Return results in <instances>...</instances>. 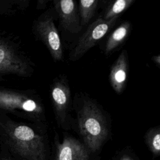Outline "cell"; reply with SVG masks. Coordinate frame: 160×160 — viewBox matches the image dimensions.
<instances>
[{
    "label": "cell",
    "mask_w": 160,
    "mask_h": 160,
    "mask_svg": "<svg viewBox=\"0 0 160 160\" xmlns=\"http://www.w3.org/2000/svg\"><path fill=\"white\" fill-rule=\"evenodd\" d=\"M80 133L88 148L98 151L108 135L107 119L99 105L89 98H84L77 111Z\"/></svg>",
    "instance_id": "cell-1"
},
{
    "label": "cell",
    "mask_w": 160,
    "mask_h": 160,
    "mask_svg": "<svg viewBox=\"0 0 160 160\" xmlns=\"http://www.w3.org/2000/svg\"><path fill=\"white\" fill-rule=\"evenodd\" d=\"M7 141L11 149L27 160H46L43 138L31 127L12 123L6 129Z\"/></svg>",
    "instance_id": "cell-2"
},
{
    "label": "cell",
    "mask_w": 160,
    "mask_h": 160,
    "mask_svg": "<svg viewBox=\"0 0 160 160\" xmlns=\"http://www.w3.org/2000/svg\"><path fill=\"white\" fill-rule=\"evenodd\" d=\"M0 108L19 111L35 120H44V108L39 98L26 94L0 89Z\"/></svg>",
    "instance_id": "cell-3"
},
{
    "label": "cell",
    "mask_w": 160,
    "mask_h": 160,
    "mask_svg": "<svg viewBox=\"0 0 160 160\" xmlns=\"http://www.w3.org/2000/svg\"><path fill=\"white\" fill-rule=\"evenodd\" d=\"M119 17L106 20L102 17L98 18L91 23L86 32L78 40L76 46L71 52L69 59L76 61L81 58L91 48L99 41L113 27Z\"/></svg>",
    "instance_id": "cell-4"
},
{
    "label": "cell",
    "mask_w": 160,
    "mask_h": 160,
    "mask_svg": "<svg viewBox=\"0 0 160 160\" xmlns=\"http://www.w3.org/2000/svg\"><path fill=\"white\" fill-rule=\"evenodd\" d=\"M36 34L49 50L55 61L62 59L63 53L61 38L54 23L53 18L49 12L43 14L35 26Z\"/></svg>",
    "instance_id": "cell-5"
},
{
    "label": "cell",
    "mask_w": 160,
    "mask_h": 160,
    "mask_svg": "<svg viewBox=\"0 0 160 160\" xmlns=\"http://www.w3.org/2000/svg\"><path fill=\"white\" fill-rule=\"evenodd\" d=\"M51 99L58 123L65 124L71 107V89L65 77H59L53 81L51 88Z\"/></svg>",
    "instance_id": "cell-6"
},
{
    "label": "cell",
    "mask_w": 160,
    "mask_h": 160,
    "mask_svg": "<svg viewBox=\"0 0 160 160\" xmlns=\"http://www.w3.org/2000/svg\"><path fill=\"white\" fill-rule=\"evenodd\" d=\"M29 72L27 61L8 42L0 40V78L8 74L26 76Z\"/></svg>",
    "instance_id": "cell-7"
},
{
    "label": "cell",
    "mask_w": 160,
    "mask_h": 160,
    "mask_svg": "<svg viewBox=\"0 0 160 160\" xmlns=\"http://www.w3.org/2000/svg\"><path fill=\"white\" fill-rule=\"evenodd\" d=\"M53 2L62 28L72 33L78 32L81 26L76 2L73 0H54Z\"/></svg>",
    "instance_id": "cell-8"
},
{
    "label": "cell",
    "mask_w": 160,
    "mask_h": 160,
    "mask_svg": "<svg viewBox=\"0 0 160 160\" xmlns=\"http://www.w3.org/2000/svg\"><path fill=\"white\" fill-rule=\"evenodd\" d=\"M128 71V54L126 51L123 50L111 67L109 73L110 84L118 94H121L126 87Z\"/></svg>",
    "instance_id": "cell-9"
},
{
    "label": "cell",
    "mask_w": 160,
    "mask_h": 160,
    "mask_svg": "<svg viewBox=\"0 0 160 160\" xmlns=\"http://www.w3.org/2000/svg\"><path fill=\"white\" fill-rule=\"evenodd\" d=\"M56 160H88V154L84 146L72 137H65L58 144Z\"/></svg>",
    "instance_id": "cell-10"
},
{
    "label": "cell",
    "mask_w": 160,
    "mask_h": 160,
    "mask_svg": "<svg viewBox=\"0 0 160 160\" xmlns=\"http://www.w3.org/2000/svg\"><path fill=\"white\" fill-rule=\"evenodd\" d=\"M131 28L129 21H124L118 26L109 36L104 48V53L108 55L113 52L127 38Z\"/></svg>",
    "instance_id": "cell-11"
},
{
    "label": "cell",
    "mask_w": 160,
    "mask_h": 160,
    "mask_svg": "<svg viewBox=\"0 0 160 160\" xmlns=\"http://www.w3.org/2000/svg\"><path fill=\"white\" fill-rule=\"evenodd\" d=\"M98 3V0H81L79 1L78 6L81 27L86 25L92 18Z\"/></svg>",
    "instance_id": "cell-12"
},
{
    "label": "cell",
    "mask_w": 160,
    "mask_h": 160,
    "mask_svg": "<svg viewBox=\"0 0 160 160\" xmlns=\"http://www.w3.org/2000/svg\"><path fill=\"white\" fill-rule=\"evenodd\" d=\"M134 2V0H117L113 1L106 9L104 14L101 16L104 19L109 20L119 15L126 11Z\"/></svg>",
    "instance_id": "cell-13"
},
{
    "label": "cell",
    "mask_w": 160,
    "mask_h": 160,
    "mask_svg": "<svg viewBox=\"0 0 160 160\" xmlns=\"http://www.w3.org/2000/svg\"><path fill=\"white\" fill-rule=\"evenodd\" d=\"M145 139L151 151L154 155H159L160 152L159 126H156L149 129L146 134Z\"/></svg>",
    "instance_id": "cell-14"
},
{
    "label": "cell",
    "mask_w": 160,
    "mask_h": 160,
    "mask_svg": "<svg viewBox=\"0 0 160 160\" xmlns=\"http://www.w3.org/2000/svg\"><path fill=\"white\" fill-rule=\"evenodd\" d=\"M48 1V0H39L38 1V9H44Z\"/></svg>",
    "instance_id": "cell-15"
},
{
    "label": "cell",
    "mask_w": 160,
    "mask_h": 160,
    "mask_svg": "<svg viewBox=\"0 0 160 160\" xmlns=\"http://www.w3.org/2000/svg\"><path fill=\"white\" fill-rule=\"evenodd\" d=\"M152 60L157 66H159V64H160V55L158 54L156 56H153L152 58Z\"/></svg>",
    "instance_id": "cell-16"
},
{
    "label": "cell",
    "mask_w": 160,
    "mask_h": 160,
    "mask_svg": "<svg viewBox=\"0 0 160 160\" xmlns=\"http://www.w3.org/2000/svg\"><path fill=\"white\" fill-rule=\"evenodd\" d=\"M121 160H132V159H130L129 158H122Z\"/></svg>",
    "instance_id": "cell-17"
},
{
    "label": "cell",
    "mask_w": 160,
    "mask_h": 160,
    "mask_svg": "<svg viewBox=\"0 0 160 160\" xmlns=\"http://www.w3.org/2000/svg\"><path fill=\"white\" fill-rule=\"evenodd\" d=\"M3 160H10V159H3Z\"/></svg>",
    "instance_id": "cell-18"
}]
</instances>
